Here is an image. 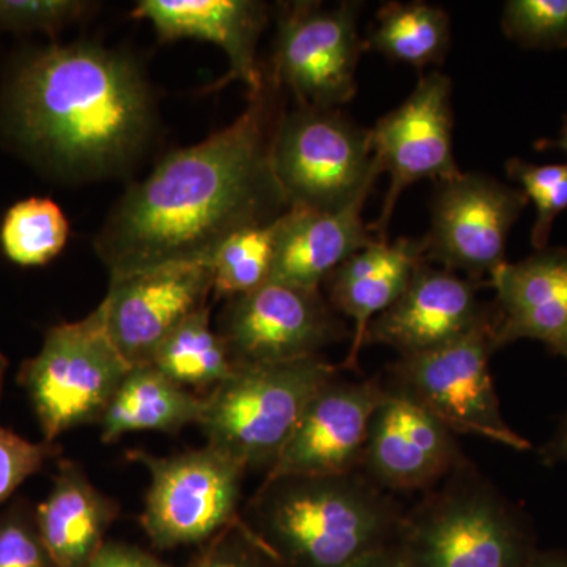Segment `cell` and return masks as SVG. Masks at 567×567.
Wrapping results in <instances>:
<instances>
[{
  "label": "cell",
  "mask_w": 567,
  "mask_h": 567,
  "mask_svg": "<svg viewBox=\"0 0 567 567\" xmlns=\"http://www.w3.org/2000/svg\"><path fill=\"white\" fill-rule=\"evenodd\" d=\"M148 365L189 391L213 390L237 369L223 336L212 328L208 306L178 324L153 353Z\"/></svg>",
  "instance_id": "d4e9b609"
},
{
  "label": "cell",
  "mask_w": 567,
  "mask_h": 567,
  "mask_svg": "<svg viewBox=\"0 0 567 567\" xmlns=\"http://www.w3.org/2000/svg\"><path fill=\"white\" fill-rule=\"evenodd\" d=\"M9 117L18 140L62 173L99 177L141 151L153 104L132 59L96 44H54L14 74Z\"/></svg>",
  "instance_id": "7a4b0ae2"
},
{
  "label": "cell",
  "mask_w": 567,
  "mask_h": 567,
  "mask_svg": "<svg viewBox=\"0 0 567 567\" xmlns=\"http://www.w3.org/2000/svg\"><path fill=\"white\" fill-rule=\"evenodd\" d=\"M279 89L267 76L229 126L171 153L123 196L96 240L111 281L210 259L230 235L289 210L271 164Z\"/></svg>",
  "instance_id": "6da1fadb"
},
{
  "label": "cell",
  "mask_w": 567,
  "mask_h": 567,
  "mask_svg": "<svg viewBox=\"0 0 567 567\" xmlns=\"http://www.w3.org/2000/svg\"><path fill=\"white\" fill-rule=\"evenodd\" d=\"M93 7L82 0H0V31L58 32L87 17Z\"/></svg>",
  "instance_id": "f546056e"
},
{
  "label": "cell",
  "mask_w": 567,
  "mask_h": 567,
  "mask_svg": "<svg viewBox=\"0 0 567 567\" xmlns=\"http://www.w3.org/2000/svg\"><path fill=\"white\" fill-rule=\"evenodd\" d=\"M423 262L425 252L421 238H398L393 244L375 240L328 276L324 284L331 308L354 323L344 368H357L369 324L401 297Z\"/></svg>",
  "instance_id": "44dd1931"
},
{
  "label": "cell",
  "mask_w": 567,
  "mask_h": 567,
  "mask_svg": "<svg viewBox=\"0 0 567 567\" xmlns=\"http://www.w3.org/2000/svg\"><path fill=\"white\" fill-rule=\"evenodd\" d=\"M522 567H567V551L536 548Z\"/></svg>",
  "instance_id": "8d00e7d4"
},
{
  "label": "cell",
  "mask_w": 567,
  "mask_h": 567,
  "mask_svg": "<svg viewBox=\"0 0 567 567\" xmlns=\"http://www.w3.org/2000/svg\"><path fill=\"white\" fill-rule=\"evenodd\" d=\"M537 148H539V151H561L567 153V118L565 125H563L561 133H559L558 140L539 142Z\"/></svg>",
  "instance_id": "74e56055"
},
{
  "label": "cell",
  "mask_w": 567,
  "mask_h": 567,
  "mask_svg": "<svg viewBox=\"0 0 567 567\" xmlns=\"http://www.w3.org/2000/svg\"><path fill=\"white\" fill-rule=\"evenodd\" d=\"M357 2L327 9L290 2L278 20L271 80L298 104L339 110L357 93L358 62L365 50L358 33Z\"/></svg>",
  "instance_id": "30bf717a"
},
{
  "label": "cell",
  "mask_w": 567,
  "mask_h": 567,
  "mask_svg": "<svg viewBox=\"0 0 567 567\" xmlns=\"http://www.w3.org/2000/svg\"><path fill=\"white\" fill-rule=\"evenodd\" d=\"M117 516L114 499L93 486L80 466L65 461L37 511L35 524L55 567H87Z\"/></svg>",
  "instance_id": "7402d4cb"
},
{
  "label": "cell",
  "mask_w": 567,
  "mask_h": 567,
  "mask_svg": "<svg viewBox=\"0 0 567 567\" xmlns=\"http://www.w3.org/2000/svg\"><path fill=\"white\" fill-rule=\"evenodd\" d=\"M338 375L322 357L287 363L237 365L204 398L199 427L207 446L249 468L270 470L281 456L306 406Z\"/></svg>",
  "instance_id": "5b68a950"
},
{
  "label": "cell",
  "mask_w": 567,
  "mask_h": 567,
  "mask_svg": "<svg viewBox=\"0 0 567 567\" xmlns=\"http://www.w3.org/2000/svg\"><path fill=\"white\" fill-rule=\"evenodd\" d=\"M487 284L496 293V350L533 339L567 361V248L547 246L506 262Z\"/></svg>",
  "instance_id": "d6986e66"
},
{
  "label": "cell",
  "mask_w": 567,
  "mask_h": 567,
  "mask_svg": "<svg viewBox=\"0 0 567 567\" xmlns=\"http://www.w3.org/2000/svg\"><path fill=\"white\" fill-rule=\"evenodd\" d=\"M276 229L278 219L264 226L246 227L227 237L215 249L210 262L216 297L230 300L270 281Z\"/></svg>",
  "instance_id": "4316f807"
},
{
  "label": "cell",
  "mask_w": 567,
  "mask_h": 567,
  "mask_svg": "<svg viewBox=\"0 0 567 567\" xmlns=\"http://www.w3.org/2000/svg\"><path fill=\"white\" fill-rule=\"evenodd\" d=\"M58 453L52 443H32L0 424V503Z\"/></svg>",
  "instance_id": "4dcf8cb0"
},
{
  "label": "cell",
  "mask_w": 567,
  "mask_h": 567,
  "mask_svg": "<svg viewBox=\"0 0 567 567\" xmlns=\"http://www.w3.org/2000/svg\"><path fill=\"white\" fill-rule=\"evenodd\" d=\"M544 464H558L567 461V415L557 434L540 450Z\"/></svg>",
  "instance_id": "d590c367"
},
{
  "label": "cell",
  "mask_w": 567,
  "mask_h": 567,
  "mask_svg": "<svg viewBox=\"0 0 567 567\" xmlns=\"http://www.w3.org/2000/svg\"><path fill=\"white\" fill-rule=\"evenodd\" d=\"M507 39L532 50L567 48V0H509L503 9Z\"/></svg>",
  "instance_id": "f1b7e54d"
},
{
  "label": "cell",
  "mask_w": 567,
  "mask_h": 567,
  "mask_svg": "<svg viewBox=\"0 0 567 567\" xmlns=\"http://www.w3.org/2000/svg\"><path fill=\"white\" fill-rule=\"evenodd\" d=\"M212 292L210 259L167 264L111 281L103 305L112 341L133 368L148 364L178 324L207 308Z\"/></svg>",
  "instance_id": "9a60e30c"
},
{
  "label": "cell",
  "mask_w": 567,
  "mask_h": 567,
  "mask_svg": "<svg viewBox=\"0 0 567 567\" xmlns=\"http://www.w3.org/2000/svg\"><path fill=\"white\" fill-rule=\"evenodd\" d=\"M453 81L440 71L421 76L401 106L377 121L374 159L390 175L382 213L371 224L377 240L388 241V227L401 194L413 183L453 181L462 174L454 158Z\"/></svg>",
  "instance_id": "7c38bea8"
},
{
  "label": "cell",
  "mask_w": 567,
  "mask_h": 567,
  "mask_svg": "<svg viewBox=\"0 0 567 567\" xmlns=\"http://www.w3.org/2000/svg\"><path fill=\"white\" fill-rule=\"evenodd\" d=\"M65 213L48 197L14 204L0 226V246L11 262L40 267L59 256L69 241Z\"/></svg>",
  "instance_id": "484cf974"
},
{
  "label": "cell",
  "mask_w": 567,
  "mask_h": 567,
  "mask_svg": "<svg viewBox=\"0 0 567 567\" xmlns=\"http://www.w3.org/2000/svg\"><path fill=\"white\" fill-rule=\"evenodd\" d=\"M132 368L112 341L103 301L84 319L52 327L40 353L21 371L44 442L100 423Z\"/></svg>",
  "instance_id": "52a82bcc"
},
{
  "label": "cell",
  "mask_w": 567,
  "mask_h": 567,
  "mask_svg": "<svg viewBox=\"0 0 567 567\" xmlns=\"http://www.w3.org/2000/svg\"><path fill=\"white\" fill-rule=\"evenodd\" d=\"M394 546L413 567H522L536 550L527 517L466 458L404 513Z\"/></svg>",
  "instance_id": "277c9868"
},
{
  "label": "cell",
  "mask_w": 567,
  "mask_h": 567,
  "mask_svg": "<svg viewBox=\"0 0 567 567\" xmlns=\"http://www.w3.org/2000/svg\"><path fill=\"white\" fill-rule=\"evenodd\" d=\"M495 311L472 333L431 350L399 357L388 382L402 388L454 434H473L511 450L532 445L507 425L499 406L491 361L495 352Z\"/></svg>",
  "instance_id": "ba28073f"
},
{
  "label": "cell",
  "mask_w": 567,
  "mask_h": 567,
  "mask_svg": "<svg viewBox=\"0 0 567 567\" xmlns=\"http://www.w3.org/2000/svg\"><path fill=\"white\" fill-rule=\"evenodd\" d=\"M398 503L361 472L265 481L246 522L278 567H349L393 546Z\"/></svg>",
  "instance_id": "3957f363"
},
{
  "label": "cell",
  "mask_w": 567,
  "mask_h": 567,
  "mask_svg": "<svg viewBox=\"0 0 567 567\" xmlns=\"http://www.w3.org/2000/svg\"><path fill=\"white\" fill-rule=\"evenodd\" d=\"M237 365L276 364L316 357L349 336L320 290L268 281L230 298L219 320Z\"/></svg>",
  "instance_id": "4fadbf2b"
},
{
  "label": "cell",
  "mask_w": 567,
  "mask_h": 567,
  "mask_svg": "<svg viewBox=\"0 0 567 567\" xmlns=\"http://www.w3.org/2000/svg\"><path fill=\"white\" fill-rule=\"evenodd\" d=\"M383 386L360 472L383 491H431L465 461L456 434L402 388Z\"/></svg>",
  "instance_id": "5bb4252c"
},
{
  "label": "cell",
  "mask_w": 567,
  "mask_h": 567,
  "mask_svg": "<svg viewBox=\"0 0 567 567\" xmlns=\"http://www.w3.org/2000/svg\"><path fill=\"white\" fill-rule=\"evenodd\" d=\"M204 398L175 385L152 365H134L115 391L100 421L104 443L117 442L130 432L181 431L199 423Z\"/></svg>",
  "instance_id": "603a6c76"
},
{
  "label": "cell",
  "mask_w": 567,
  "mask_h": 567,
  "mask_svg": "<svg viewBox=\"0 0 567 567\" xmlns=\"http://www.w3.org/2000/svg\"><path fill=\"white\" fill-rule=\"evenodd\" d=\"M369 194L334 212L290 207L278 218L270 281L319 290L353 254L377 240L363 219Z\"/></svg>",
  "instance_id": "ffe728a7"
},
{
  "label": "cell",
  "mask_w": 567,
  "mask_h": 567,
  "mask_svg": "<svg viewBox=\"0 0 567 567\" xmlns=\"http://www.w3.org/2000/svg\"><path fill=\"white\" fill-rule=\"evenodd\" d=\"M349 567H413L406 561L404 555L399 551L394 546L379 548V550L371 551L364 555L357 561L352 563Z\"/></svg>",
  "instance_id": "e575fe53"
},
{
  "label": "cell",
  "mask_w": 567,
  "mask_h": 567,
  "mask_svg": "<svg viewBox=\"0 0 567 567\" xmlns=\"http://www.w3.org/2000/svg\"><path fill=\"white\" fill-rule=\"evenodd\" d=\"M151 475L142 527L155 547L210 543L238 516L246 470L212 446L169 457L134 453Z\"/></svg>",
  "instance_id": "9c48e42d"
},
{
  "label": "cell",
  "mask_w": 567,
  "mask_h": 567,
  "mask_svg": "<svg viewBox=\"0 0 567 567\" xmlns=\"http://www.w3.org/2000/svg\"><path fill=\"white\" fill-rule=\"evenodd\" d=\"M136 20L151 22L162 41L196 39L218 44L229 71L212 85L226 87L244 82L249 95L264 87L267 76L257 62V43L267 25V6L256 0H141L133 10Z\"/></svg>",
  "instance_id": "ac0fdd59"
},
{
  "label": "cell",
  "mask_w": 567,
  "mask_h": 567,
  "mask_svg": "<svg viewBox=\"0 0 567 567\" xmlns=\"http://www.w3.org/2000/svg\"><path fill=\"white\" fill-rule=\"evenodd\" d=\"M194 567H278L268 557L260 540L248 524L224 529L208 543L203 557Z\"/></svg>",
  "instance_id": "1f68e13d"
},
{
  "label": "cell",
  "mask_w": 567,
  "mask_h": 567,
  "mask_svg": "<svg viewBox=\"0 0 567 567\" xmlns=\"http://www.w3.org/2000/svg\"><path fill=\"white\" fill-rule=\"evenodd\" d=\"M451 41L450 14L425 2H390L377 13L364 47L416 70L445 61Z\"/></svg>",
  "instance_id": "cb8c5ba5"
},
{
  "label": "cell",
  "mask_w": 567,
  "mask_h": 567,
  "mask_svg": "<svg viewBox=\"0 0 567 567\" xmlns=\"http://www.w3.org/2000/svg\"><path fill=\"white\" fill-rule=\"evenodd\" d=\"M491 315L477 282L425 260L401 297L369 324L365 344L391 347L401 357L431 352L472 333Z\"/></svg>",
  "instance_id": "e0dca14e"
},
{
  "label": "cell",
  "mask_w": 567,
  "mask_h": 567,
  "mask_svg": "<svg viewBox=\"0 0 567 567\" xmlns=\"http://www.w3.org/2000/svg\"><path fill=\"white\" fill-rule=\"evenodd\" d=\"M271 164L290 207L319 212L341 210L371 194L382 174L371 130L339 110L305 104L279 117Z\"/></svg>",
  "instance_id": "8992f818"
},
{
  "label": "cell",
  "mask_w": 567,
  "mask_h": 567,
  "mask_svg": "<svg viewBox=\"0 0 567 567\" xmlns=\"http://www.w3.org/2000/svg\"><path fill=\"white\" fill-rule=\"evenodd\" d=\"M507 177L536 207L532 244L536 251L547 248L555 219L567 210V163L535 164L513 158L506 163Z\"/></svg>",
  "instance_id": "83f0119b"
},
{
  "label": "cell",
  "mask_w": 567,
  "mask_h": 567,
  "mask_svg": "<svg viewBox=\"0 0 567 567\" xmlns=\"http://www.w3.org/2000/svg\"><path fill=\"white\" fill-rule=\"evenodd\" d=\"M527 204L520 189L486 174L462 173L436 183L431 229L421 238L425 260L488 282L507 262V238Z\"/></svg>",
  "instance_id": "8fae6325"
},
{
  "label": "cell",
  "mask_w": 567,
  "mask_h": 567,
  "mask_svg": "<svg viewBox=\"0 0 567 567\" xmlns=\"http://www.w3.org/2000/svg\"><path fill=\"white\" fill-rule=\"evenodd\" d=\"M0 567H55L37 524L22 516L0 522Z\"/></svg>",
  "instance_id": "d6a6232c"
},
{
  "label": "cell",
  "mask_w": 567,
  "mask_h": 567,
  "mask_svg": "<svg viewBox=\"0 0 567 567\" xmlns=\"http://www.w3.org/2000/svg\"><path fill=\"white\" fill-rule=\"evenodd\" d=\"M87 567H173L158 558L125 544H106L100 548L96 557L92 559Z\"/></svg>",
  "instance_id": "836d02e7"
},
{
  "label": "cell",
  "mask_w": 567,
  "mask_h": 567,
  "mask_svg": "<svg viewBox=\"0 0 567 567\" xmlns=\"http://www.w3.org/2000/svg\"><path fill=\"white\" fill-rule=\"evenodd\" d=\"M383 388L380 377L349 382L336 375L324 383L306 406L293 435L265 481L360 472L369 427Z\"/></svg>",
  "instance_id": "2e32d148"
}]
</instances>
